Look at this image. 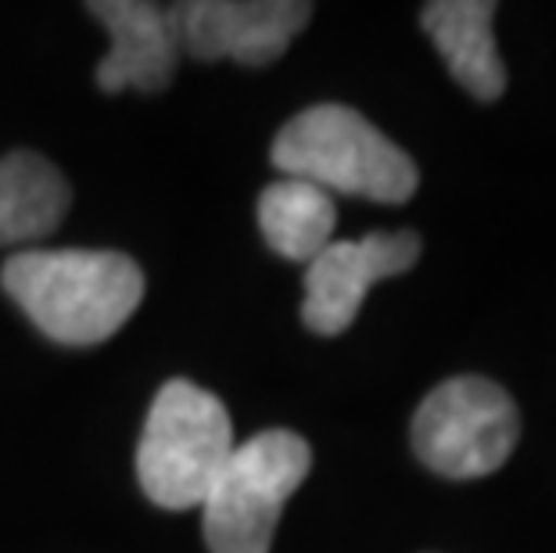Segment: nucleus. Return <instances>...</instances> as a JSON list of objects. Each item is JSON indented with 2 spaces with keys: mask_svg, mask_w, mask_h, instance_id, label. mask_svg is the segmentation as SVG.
<instances>
[{
  "mask_svg": "<svg viewBox=\"0 0 556 553\" xmlns=\"http://www.w3.org/2000/svg\"><path fill=\"white\" fill-rule=\"evenodd\" d=\"M0 285L62 345H98L112 338L144 299V274L123 252L29 249L8 259Z\"/></svg>",
  "mask_w": 556,
  "mask_h": 553,
  "instance_id": "nucleus-1",
  "label": "nucleus"
},
{
  "mask_svg": "<svg viewBox=\"0 0 556 553\" xmlns=\"http://www.w3.org/2000/svg\"><path fill=\"white\" fill-rule=\"evenodd\" d=\"M274 166L319 187L402 205L417 191L420 173L395 140L349 104H313L299 112L274 140Z\"/></svg>",
  "mask_w": 556,
  "mask_h": 553,
  "instance_id": "nucleus-2",
  "label": "nucleus"
},
{
  "mask_svg": "<svg viewBox=\"0 0 556 553\" xmlns=\"http://www.w3.org/2000/svg\"><path fill=\"white\" fill-rule=\"evenodd\" d=\"M238 450L227 406L194 381H165L137 445V478L165 511L201 507Z\"/></svg>",
  "mask_w": 556,
  "mask_h": 553,
  "instance_id": "nucleus-3",
  "label": "nucleus"
},
{
  "mask_svg": "<svg viewBox=\"0 0 556 553\" xmlns=\"http://www.w3.org/2000/svg\"><path fill=\"white\" fill-rule=\"evenodd\" d=\"M313 467V450L288 428L258 431L233 450L201 503V528L212 553H269L283 503Z\"/></svg>",
  "mask_w": 556,
  "mask_h": 553,
  "instance_id": "nucleus-4",
  "label": "nucleus"
},
{
  "mask_svg": "<svg viewBox=\"0 0 556 553\" xmlns=\"http://www.w3.org/2000/svg\"><path fill=\"white\" fill-rule=\"evenodd\" d=\"M520 439V410L489 378H448L428 392L413 417V453L442 478H484L510 461Z\"/></svg>",
  "mask_w": 556,
  "mask_h": 553,
  "instance_id": "nucleus-5",
  "label": "nucleus"
},
{
  "mask_svg": "<svg viewBox=\"0 0 556 553\" xmlns=\"http://www.w3.org/2000/svg\"><path fill=\"white\" fill-rule=\"evenodd\" d=\"M305 0H184L169 8L173 37L184 54L241 65H269L309 26Z\"/></svg>",
  "mask_w": 556,
  "mask_h": 553,
  "instance_id": "nucleus-6",
  "label": "nucleus"
},
{
  "mask_svg": "<svg viewBox=\"0 0 556 553\" xmlns=\"http://www.w3.org/2000/svg\"><path fill=\"white\" fill-rule=\"evenodd\" d=\"M417 259L420 238L413 230H377L359 241H330L305 266V327L324 338L349 331L359 316L366 291L377 280L406 274Z\"/></svg>",
  "mask_w": 556,
  "mask_h": 553,
  "instance_id": "nucleus-7",
  "label": "nucleus"
},
{
  "mask_svg": "<svg viewBox=\"0 0 556 553\" xmlns=\"http://www.w3.org/2000/svg\"><path fill=\"white\" fill-rule=\"evenodd\" d=\"M93 18L109 29V54L98 65V87L109 93H159L173 84L180 47L173 37L169 11L148 0H93Z\"/></svg>",
  "mask_w": 556,
  "mask_h": 553,
  "instance_id": "nucleus-8",
  "label": "nucleus"
},
{
  "mask_svg": "<svg viewBox=\"0 0 556 553\" xmlns=\"http://www.w3.org/2000/svg\"><path fill=\"white\" fill-rule=\"evenodd\" d=\"M420 26L445 58L448 73L478 101H500L506 65L495 47V4L489 0H434L424 4Z\"/></svg>",
  "mask_w": 556,
  "mask_h": 553,
  "instance_id": "nucleus-9",
  "label": "nucleus"
},
{
  "mask_svg": "<svg viewBox=\"0 0 556 553\" xmlns=\"http://www.w3.org/2000/svg\"><path fill=\"white\" fill-rule=\"evenodd\" d=\"M73 191L62 169L37 151H11L0 159V244L43 241L62 227Z\"/></svg>",
  "mask_w": 556,
  "mask_h": 553,
  "instance_id": "nucleus-10",
  "label": "nucleus"
},
{
  "mask_svg": "<svg viewBox=\"0 0 556 553\" xmlns=\"http://www.w3.org/2000/svg\"><path fill=\"white\" fill-rule=\"evenodd\" d=\"M334 198L305 180L283 176L258 194V230L269 249L291 263L309 266L334 238Z\"/></svg>",
  "mask_w": 556,
  "mask_h": 553,
  "instance_id": "nucleus-11",
  "label": "nucleus"
}]
</instances>
